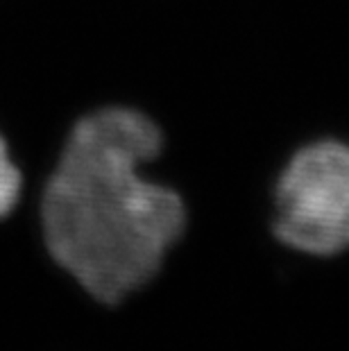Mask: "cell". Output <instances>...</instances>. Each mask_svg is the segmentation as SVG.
Returning a JSON list of instances; mask_svg holds the SVG:
<instances>
[{"instance_id":"6da1fadb","label":"cell","mask_w":349,"mask_h":351,"mask_svg":"<svg viewBox=\"0 0 349 351\" xmlns=\"http://www.w3.org/2000/svg\"><path fill=\"white\" fill-rule=\"evenodd\" d=\"M159 152L150 116L107 104L73 123L39 184L36 218L48 254L105 304L150 283L186 234L180 191L147 173Z\"/></svg>"},{"instance_id":"7a4b0ae2","label":"cell","mask_w":349,"mask_h":351,"mask_svg":"<svg viewBox=\"0 0 349 351\" xmlns=\"http://www.w3.org/2000/svg\"><path fill=\"white\" fill-rule=\"evenodd\" d=\"M270 231L309 258L349 252V141L320 136L288 156L272 184Z\"/></svg>"},{"instance_id":"3957f363","label":"cell","mask_w":349,"mask_h":351,"mask_svg":"<svg viewBox=\"0 0 349 351\" xmlns=\"http://www.w3.org/2000/svg\"><path fill=\"white\" fill-rule=\"evenodd\" d=\"M25 189L27 179L23 168H21L16 154H14L7 134L0 130V220L10 218L16 211Z\"/></svg>"}]
</instances>
